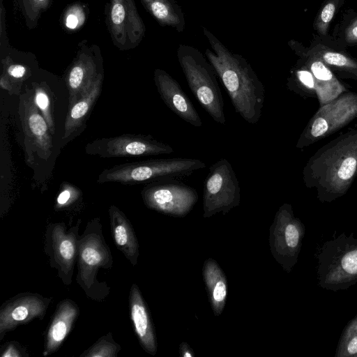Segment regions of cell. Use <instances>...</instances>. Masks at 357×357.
Returning a JSON list of instances; mask_svg holds the SVG:
<instances>
[{"instance_id": "13", "label": "cell", "mask_w": 357, "mask_h": 357, "mask_svg": "<svg viewBox=\"0 0 357 357\" xmlns=\"http://www.w3.org/2000/svg\"><path fill=\"white\" fill-rule=\"evenodd\" d=\"M52 298L37 293H20L4 301L0 307V340L17 327L35 319L43 320Z\"/></svg>"}, {"instance_id": "4", "label": "cell", "mask_w": 357, "mask_h": 357, "mask_svg": "<svg viewBox=\"0 0 357 357\" xmlns=\"http://www.w3.org/2000/svg\"><path fill=\"white\" fill-rule=\"evenodd\" d=\"M177 58L197 100L214 121L225 125L224 101L213 66L198 49L188 45H179Z\"/></svg>"}, {"instance_id": "2", "label": "cell", "mask_w": 357, "mask_h": 357, "mask_svg": "<svg viewBox=\"0 0 357 357\" xmlns=\"http://www.w3.org/2000/svg\"><path fill=\"white\" fill-rule=\"evenodd\" d=\"M77 273L76 282L86 297L102 302L108 296L111 287L105 281L100 282L97 275L100 269L110 270L113 266L111 250L105 241L100 218L89 220L77 243Z\"/></svg>"}, {"instance_id": "8", "label": "cell", "mask_w": 357, "mask_h": 357, "mask_svg": "<svg viewBox=\"0 0 357 357\" xmlns=\"http://www.w3.org/2000/svg\"><path fill=\"white\" fill-rule=\"evenodd\" d=\"M141 196L148 208L180 218L188 215L198 200L194 188L176 179L146 183Z\"/></svg>"}, {"instance_id": "7", "label": "cell", "mask_w": 357, "mask_h": 357, "mask_svg": "<svg viewBox=\"0 0 357 357\" xmlns=\"http://www.w3.org/2000/svg\"><path fill=\"white\" fill-rule=\"evenodd\" d=\"M80 223L79 219L75 225L67 227L64 222H50L45 232L44 252L50 266L66 286L73 282Z\"/></svg>"}, {"instance_id": "21", "label": "cell", "mask_w": 357, "mask_h": 357, "mask_svg": "<svg viewBox=\"0 0 357 357\" xmlns=\"http://www.w3.org/2000/svg\"><path fill=\"white\" fill-rule=\"evenodd\" d=\"M146 10L162 26L173 28L178 33L185 25L184 14L176 0H140Z\"/></svg>"}, {"instance_id": "12", "label": "cell", "mask_w": 357, "mask_h": 357, "mask_svg": "<svg viewBox=\"0 0 357 357\" xmlns=\"http://www.w3.org/2000/svg\"><path fill=\"white\" fill-rule=\"evenodd\" d=\"M102 72V57L99 46L82 40L79 43L76 55L66 73L68 108L87 93Z\"/></svg>"}, {"instance_id": "22", "label": "cell", "mask_w": 357, "mask_h": 357, "mask_svg": "<svg viewBox=\"0 0 357 357\" xmlns=\"http://www.w3.org/2000/svg\"><path fill=\"white\" fill-rule=\"evenodd\" d=\"M53 0H15L26 27L35 29L43 14L51 6Z\"/></svg>"}, {"instance_id": "5", "label": "cell", "mask_w": 357, "mask_h": 357, "mask_svg": "<svg viewBox=\"0 0 357 357\" xmlns=\"http://www.w3.org/2000/svg\"><path fill=\"white\" fill-rule=\"evenodd\" d=\"M318 284L326 289L345 290L357 282V239L342 234L326 241L318 255Z\"/></svg>"}, {"instance_id": "18", "label": "cell", "mask_w": 357, "mask_h": 357, "mask_svg": "<svg viewBox=\"0 0 357 357\" xmlns=\"http://www.w3.org/2000/svg\"><path fill=\"white\" fill-rule=\"evenodd\" d=\"M111 232L116 247L133 266L139 255V245L134 229L125 213L112 204L108 210Z\"/></svg>"}, {"instance_id": "17", "label": "cell", "mask_w": 357, "mask_h": 357, "mask_svg": "<svg viewBox=\"0 0 357 357\" xmlns=\"http://www.w3.org/2000/svg\"><path fill=\"white\" fill-rule=\"evenodd\" d=\"M79 315L77 304L70 298L61 301L47 328L43 356L55 353L68 337Z\"/></svg>"}, {"instance_id": "33", "label": "cell", "mask_w": 357, "mask_h": 357, "mask_svg": "<svg viewBox=\"0 0 357 357\" xmlns=\"http://www.w3.org/2000/svg\"><path fill=\"white\" fill-rule=\"evenodd\" d=\"M345 40L349 45L357 43V17L347 26L345 31Z\"/></svg>"}, {"instance_id": "6", "label": "cell", "mask_w": 357, "mask_h": 357, "mask_svg": "<svg viewBox=\"0 0 357 357\" xmlns=\"http://www.w3.org/2000/svg\"><path fill=\"white\" fill-rule=\"evenodd\" d=\"M241 202V188L231 164L222 158L209 167L203 192L204 218L225 215Z\"/></svg>"}, {"instance_id": "34", "label": "cell", "mask_w": 357, "mask_h": 357, "mask_svg": "<svg viewBox=\"0 0 357 357\" xmlns=\"http://www.w3.org/2000/svg\"><path fill=\"white\" fill-rule=\"evenodd\" d=\"M328 129V125L323 118L317 119L312 127V135L314 137H319L324 134Z\"/></svg>"}, {"instance_id": "3", "label": "cell", "mask_w": 357, "mask_h": 357, "mask_svg": "<svg viewBox=\"0 0 357 357\" xmlns=\"http://www.w3.org/2000/svg\"><path fill=\"white\" fill-rule=\"evenodd\" d=\"M206 167L199 159L187 158H157L126 162L104 169L97 183L126 185L179 180Z\"/></svg>"}, {"instance_id": "16", "label": "cell", "mask_w": 357, "mask_h": 357, "mask_svg": "<svg viewBox=\"0 0 357 357\" xmlns=\"http://www.w3.org/2000/svg\"><path fill=\"white\" fill-rule=\"evenodd\" d=\"M128 303L133 329L142 348L149 354L155 356L158 344L154 326L149 307L135 283L130 289Z\"/></svg>"}, {"instance_id": "28", "label": "cell", "mask_w": 357, "mask_h": 357, "mask_svg": "<svg viewBox=\"0 0 357 357\" xmlns=\"http://www.w3.org/2000/svg\"><path fill=\"white\" fill-rule=\"evenodd\" d=\"M33 98L36 105L48 125L50 132L54 134L55 128L51 112L50 99L47 93L43 87L40 86H35Z\"/></svg>"}, {"instance_id": "32", "label": "cell", "mask_w": 357, "mask_h": 357, "mask_svg": "<svg viewBox=\"0 0 357 357\" xmlns=\"http://www.w3.org/2000/svg\"><path fill=\"white\" fill-rule=\"evenodd\" d=\"M356 160L354 158L345 159L338 171V176L344 180L350 178L356 170Z\"/></svg>"}, {"instance_id": "25", "label": "cell", "mask_w": 357, "mask_h": 357, "mask_svg": "<svg viewBox=\"0 0 357 357\" xmlns=\"http://www.w3.org/2000/svg\"><path fill=\"white\" fill-rule=\"evenodd\" d=\"M345 0H325L319 10L314 22V29L322 36L328 33L330 23Z\"/></svg>"}, {"instance_id": "10", "label": "cell", "mask_w": 357, "mask_h": 357, "mask_svg": "<svg viewBox=\"0 0 357 357\" xmlns=\"http://www.w3.org/2000/svg\"><path fill=\"white\" fill-rule=\"evenodd\" d=\"M105 24L113 45L119 50L137 47L145 36V24L135 0H109L105 4Z\"/></svg>"}, {"instance_id": "23", "label": "cell", "mask_w": 357, "mask_h": 357, "mask_svg": "<svg viewBox=\"0 0 357 357\" xmlns=\"http://www.w3.org/2000/svg\"><path fill=\"white\" fill-rule=\"evenodd\" d=\"M335 356L357 357V315L344 327Z\"/></svg>"}, {"instance_id": "11", "label": "cell", "mask_w": 357, "mask_h": 357, "mask_svg": "<svg viewBox=\"0 0 357 357\" xmlns=\"http://www.w3.org/2000/svg\"><path fill=\"white\" fill-rule=\"evenodd\" d=\"M86 153L103 158L144 157L172 153V146L151 135L125 134L96 139L86 144Z\"/></svg>"}, {"instance_id": "36", "label": "cell", "mask_w": 357, "mask_h": 357, "mask_svg": "<svg viewBox=\"0 0 357 357\" xmlns=\"http://www.w3.org/2000/svg\"><path fill=\"white\" fill-rule=\"evenodd\" d=\"M179 354L181 357H194L192 349L187 342H182L179 346Z\"/></svg>"}, {"instance_id": "20", "label": "cell", "mask_w": 357, "mask_h": 357, "mask_svg": "<svg viewBox=\"0 0 357 357\" xmlns=\"http://www.w3.org/2000/svg\"><path fill=\"white\" fill-rule=\"evenodd\" d=\"M103 77L104 73L102 72L98 76L87 93L68 108L63 139L69 138L84 124L101 93Z\"/></svg>"}, {"instance_id": "29", "label": "cell", "mask_w": 357, "mask_h": 357, "mask_svg": "<svg viewBox=\"0 0 357 357\" xmlns=\"http://www.w3.org/2000/svg\"><path fill=\"white\" fill-rule=\"evenodd\" d=\"M80 196L81 192L78 188L68 183L63 184L56 199L55 210L68 209L78 201Z\"/></svg>"}, {"instance_id": "27", "label": "cell", "mask_w": 357, "mask_h": 357, "mask_svg": "<svg viewBox=\"0 0 357 357\" xmlns=\"http://www.w3.org/2000/svg\"><path fill=\"white\" fill-rule=\"evenodd\" d=\"M312 51L319 54L321 59L328 64L338 67H356V64L346 55L341 52L328 49L327 47L317 44L311 46Z\"/></svg>"}, {"instance_id": "30", "label": "cell", "mask_w": 357, "mask_h": 357, "mask_svg": "<svg viewBox=\"0 0 357 357\" xmlns=\"http://www.w3.org/2000/svg\"><path fill=\"white\" fill-rule=\"evenodd\" d=\"M1 357H26L25 348L17 341H9L1 347Z\"/></svg>"}, {"instance_id": "9", "label": "cell", "mask_w": 357, "mask_h": 357, "mask_svg": "<svg viewBox=\"0 0 357 357\" xmlns=\"http://www.w3.org/2000/svg\"><path fill=\"white\" fill-rule=\"evenodd\" d=\"M304 235L305 227L290 206H281L270 227L269 245L273 257L287 273L297 263Z\"/></svg>"}, {"instance_id": "31", "label": "cell", "mask_w": 357, "mask_h": 357, "mask_svg": "<svg viewBox=\"0 0 357 357\" xmlns=\"http://www.w3.org/2000/svg\"><path fill=\"white\" fill-rule=\"evenodd\" d=\"M310 69L316 78L323 81L332 79L333 75L329 69L320 60H314L310 66Z\"/></svg>"}, {"instance_id": "24", "label": "cell", "mask_w": 357, "mask_h": 357, "mask_svg": "<svg viewBox=\"0 0 357 357\" xmlns=\"http://www.w3.org/2000/svg\"><path fill=\"white\" fill-rule=\"evenodd\" d=\"M121 349V346L114 341L112 333L109 332L84 350L79 357H116Z\"/></svg>"}, {"instance_id": "14", "label": "cell", "mask_w": 357, "mask_h": 357, "mask_svg": "<svg viewBox=\"0 0 357 357\" xmlns=\"http://www.w3.org/2000/svg\"><path fill=\"white\" fill-rule=\"evenodd\" d=\"M19 114L25 135L26 153L33 150L43 159H48L53 146L51 132L29 89L20 96Z\"/></svg>"}, {"instance_id": "1", "label": "cell", "mask_w": 357, "mask_h": 357, "mask_svg": "<svg viewBox=\"0 0 357 357\" xmlns=\"http://www.w3.org/2000/svg\"><path fill=\"white\" fill-rule=\"evenodd\" d=\"M212 50L205 56L214 68L227 91L235 112L250 124L261 117L265 99V87L248 61L235 54L208 29L202 27Z\"/></svg>"}, {"instance_id": "19", "label": "cell", "mask_w": 357, "mask_h": 357, "mask_svg": "<svg viewBox=\"0 0 357 357\" xmlns=\"http://www.w3.org/2000/svg\"><path fill=\"white\" fill-rule=\"evenodd\" d=\"M202 275L213 312L215 316H219L226 304L227 277L217 261L211 258L204 261Z\"/></svg>"}, {"instance_id": "15", "label": "cell", "mask_w": 357, "mask_h": 357, "mask_svg": "<svg viewBox=\"0 0 357 357\" xmlns=\"http://www.w3.org/2000/svg\"><path fill=\"white\" fill-rule=\"evenodd\" d=\"M153 79L161 99L170 110L193 126H202V119L192 102L174 78L167 71L155 68Z\"/></svg>"}, {"instance_id": "35", "label": "cell", "mask_w": 357, "mask_h": 357, "mask_svg": "<svg viewBox=\"0 0 357 357\" xmlns=\"http://www.w3.org/2000/svg\"><path fill=\"white\" fill-rule=\"evenodd\" d=\"M297 76L299 80L309 88L314 86V79L312 74L307 70H298Z\"/></svg>"}, {"instance_id": "26", "label": "cell", "mask_w": 357, "mask_h": 357, "mask_svg": "<svg viewBox=\"0 0 357 357\" xmlns=\"http://www.w3.org/2000/svg\"><path fill=\"white\" fill-rule=\"evenodd\" d=\"M86 17L85 6L80 3H75L63 10L61 15L62 24L68 30H76L84 24Z\"/></svg>"}]
</instances>
